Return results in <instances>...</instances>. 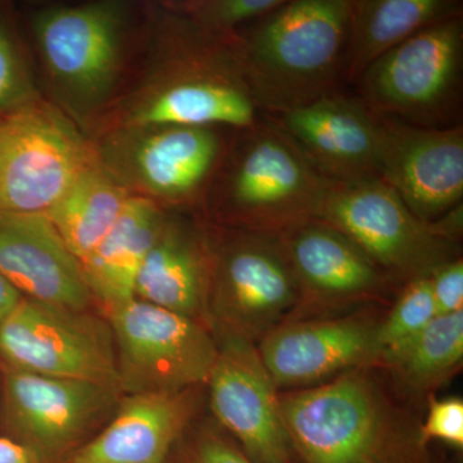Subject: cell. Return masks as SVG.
<instances>
[{"label":"cell","mask_w":463,"mask_h":463,"mask_svg":"<svg viewBox=\"0 0 463 463\" xmlns=\"http://www.w3.org/2000/svg\"><path fill=\"white\" fill-rule=\"evenodd\" d=\"M154 57L109 128L194 125L237 132L263 115L246 80L239 33L207 32L169 9Z\"/></svg>","instance_id":"6da1fadb"},{"label":"cell","mask_w":463,"mask_h":463,"mask_svg":"<svg viewBox=\"0 0 463 463\" xmlns=\"http://www.w3.org/2000/svg\"><path fill=\"white\" fill-rule=\"evenodd\" d=\"M354 0H285L239 32L259 111L277 116L339 90Z\"/></svg>","instance_id":"7a4b0ae2"},{"label":"cell","mask_w":463,"mask_h":463,"mask_svg":"<svg viewBox=\"0 0 463 463\" xmlns=\"http://www.w3.org/2000/svg\"><path fill=\"white\" fill-rule=\"evenodd\" d=\"M332 183L286 134L261 115L237 130L207 194L205 206L233 230L281 237L318 221Z\"/></svg>","instance_id":"3957f363"},{"label":"cell","mask_w":463,"mask_h":463,"mask_svg":"<svg viewBox=\"0 0 463 463\" xmlns=\"http://www.w3.org/2000/svg\"><path fill=\"white\" fill-rule=\"evenodd\" d=\"M130 5L118 0L50 5L33 17L36 50L61 109L79 127L114 99L127 62Z\"/></svg>","instance_id":"277c9868"},{"label":"cell","mask_w":463,"mask_h":463,"mask_svg":"<svg viewBox=\"0 0 463 463\" xmlns=\"http://www.w3.org/2000/svg\"><path fill=\"white\" fill-rule=\"evenodd\" d=\"M223 128L137 125L103 130L94 160L130 196L158 205H205L228 143Z\"/></svg>","instance_id":"5b68a950"},{"label":"cell","mask_w":463,"mask_h":463,"mask_svg":"<svg viewBox=\"0 0 463 463\" xmlns=\"http://www.w3.org/2000/svg\"><path fill=\"white\" fill-rule=\"evenodd\" d=\"M462 62L459 16L426 27L374 61L355 81L358 99L379 118L453 127L461 109Z\"/></svg>","instance_id":"8992f818"},{"label":"cell","mask_w":463,"mask_h":463,"mask_svg":"<svg viewBox=\"0 0 463 463\" xmlns=\"http://www.w3.org/2000/svg\"><path fill=\"white\" fill-rule=\"evenodd\" d=\"M94 163L91 142L58 106L41 99L0 116V212L45 214Z\"/></svg>","instance_id":"52a82bcc"},{"label":"cell","mask_w":463,"mask_h":463,"mask_svg":"<svg viewBox=\"0 0 463 463\" xmlns=\"http://www.w3.org/2000/svg\"><path fill=\"white\" fill-rule=\"evenodd\" d=\"M106 313L120 392H183L207 383L218 344L203 322L136 298Z\"/></svg>","instance_id":"ba28073f"},{"label":"cell","mask_w":463,"mask_h":463,"mask_svg":"<svg viewBox=\"0 0 463 463\" xmlns=\"http://www.w3.org/2000/svg\"><path fill=\"white\" fill-rule=\"evenodd\" d=\"M289 444L306 463H385L390 421L364 374L349 373L279 397Z\"/></svg>","instance_id":"9c48e42d"},{"label":"cell","mask_w":463,"mask_h":463,"mask_svg":"<svg viewBox=\"0 0 463 463\" xmlns=\"http://www.w3.org/2000/svg\"><path fill=\"white\" fill-rule=\"evenodd\" d=\"M317 222L339 231L380 269L405 282L458 258L453 243L438 237L380 178L332 183Z\"/></svg>","instance_id":"30bf717a"},{"label":"cell","mask_w":463,"mask_h":463,"mask_svg":"<svg viewBox=\"0 0 463 463\" xmlns=\"http://www.w3.org/2000/svg\"><path fill=\"white\" fill-rule=\"evenodd\" d=\"M0 358L12 370L118 389L111 327L88 310L23 298L0 325Z\"/></svg>","instance_id":"8fae6325"},{"label":"cell","mask_w":463,"mask_h":463,"mask_svg":"<svg viewBox=\"0 0 463 463\" xmlns=\"http://www.w3.org/2000/svg\"><path fill=\"white\" fill-rule=\"evenodd\" d=\"M298 300L300 289L279 237L234 230L213 245L209 315L225 336L261 340Z\"/></svg>","instance_id":"7c38bea8"},{"label":"cell","mask_w":463,"mask_h":463,"mask_svg":"<svg viewBox=\"0 0 463 463\" xmlns=\"http://www.w3.org/2000/svg\"><path fill=\"white\" fill-rule=\"evenodd\" d=\"M120 390L5 367L2 412L12 439L43 463L78 449L111 416ZM71 452V453H72Z\"/></svg>","instance_id":"4fadbf2b"},{"label":"cell","mask_w":463,"mask_h":463,"mask_svg":"<svg viewBox=\"0 0 463 463\" xmlns=\"http://www.w3.org/2000/svg\"><path fill=\"white\" fill-rule=\"evenodd\" d=\"M380 175L423 223L462 203L463 128H425L380 118Z\"/></svg>","instance_id":"5bb4252c"},{"label":"cell","mask_w":463,"mask_h":463,"mask_svg":"<svg viewBox=\"0 0 463 463\" xmlns=\"http://www.w3.org/2000/svg\"><path fill=\"white\" fill-rule=\"evenodd\" d=\"M206 383L216 420L252 462L292 463L277 388L252 343L223 335Z\"/></svg>","instance_id":"9a60e30c"},{"label":"cell","mask_w":463,"mask_h":463,"mask_svg":"<svg viewBox=\"0 0 463 463\" xmlns=\"http://www.w3.org/2000/svg\"><path fill=\"white\" fill-rule=\"evenodd\" d=\"M268 118L327 181L379 178L380 118L356 97L335 90L307 105Z\"/></svg>","instance_id":"2e32d148"},{"label":"cell","mask_w":463,"mask_h":463,"mask_svg":"<svg viewBox=\"0 0 463 463\" xmlns=\"http://www.w3.org/2000/svg\"><path fill=\"white\" fill-rule=\"evenodd\" d=\"M0 273L32 300L78 310L94 301L83 265L42 213L0 212Z\"/></svg>","instance_id":"e0dca14e"},{"label":"cell","mask_w":463,"mask_h":463,"mask_svg":"<svg viewBox=\"0 0 463 463\" xmlns=\"http://www.w3.org/2000/svg\"><path fill=\"white\" fill-rule=\"evenodd\" d=\"M377 326L354 317L289 323L265 335L258 354L276 388L309 385L377 358Z\"/></svg>","instance_id":"ac0fdd59"},{"label":"cell","mask_w":463,"mask_h":463,"mask_svg":"<svg viewBox=\"0 0 463 463\" xmlns=\"http://www.w3.org/2000/svg\"><path fill=\"white\" fill-rule=\"evenodd\" d=\"M194 410L192 389L128 394L108 426L67 463H165Z\"/></svg>","instance_id":"d6986e66"},{"label":"cell","mask_w":463,"mask_h":463,"mask_svg":"<svg viewBox=\"0 0 463 463\" xmlns=\"http://www.w3.org/2000/svg\"><path fill=\"white\" fill-rule=\"evenodd\" d=\"M300 298L340 303L377 297L390 276L330 225L310 222L279 237Z\"/></svg>","instance_id":"ffe728a7"},{"label":"cell","mask_w":463,"mask_h":463,"mask_svg":"<svg viewBox=\"0 0 463 463\" xmlns=\"http://www.w3.org/2000/svg\"><path fill=\"white\" fill-rule=\"evenodd\" d=\"M212 241L194 224L167 216L143 261L134 298L203 322L209 315Z\"/></svg>","instance_id":"44dd1931"},{"label":"cell","mask_w":463,"mask_h":463,"mask_svg":"<svg viewBox=\"0 0 463 463\" xmlns=\"http://www.w3.org/2000/svg\"><path fill=\"white\" fill-rule=\"evenodd\" d=\"M165 219L155 201L130 196L114 227L81 261L91 295L106 309L134 298L137 276Z\"/></svg>","instance_id":"7402d4cb"},{"label":"cell","mask_w":463,"mask_h":463,"mask_svg":"<svg viewBox=\"0 0 463 463\" xmlns=\"http://www.w3.org/2000/svg\"><path fill=\"white\" fill-rule=\"evenodd\" d=\"M457 0H354L343 79L355 83L374 61L426 27L462 16Z\"/></svg>","instance_id":"603a6c76"},{"label":"cell","mask_w":463,"mask_h":463,"mask_svg":"<svg viewBox=\"0 0 463 463\" xmlns=\"http://www.w3.org/2000/svg\"><path fill=\"white\" fill-rule=\"evenodd\" d=\"M129 197L94 163L45 214L81 263L114 227Z\"/></svg>","instance_id":"cb8c5ba5"},{"label":"cell","mask_w":463,"mask_h":463,"mask_svg":"<svg viewBox=\"0 0 463 463\" xmlns=\"http://www.w3.org/2000/svg\"><path fill=\"white\" fill-rule=\"evenodd\" d=\"M405 385L426 390L448 379L463 359V310L438 316L422 331L379 356Z\"/></svg>","instance_id":"d4e9b609"},{"label":"cell","mask_w":463,"mask_h":463,"mask_svg":"<svg viewBox=\"0 0 463 463\" xmlns=\"http://www.w3.org/2000/svg\"><path fill=\"white\" fill-rule=\"evenodd\" d=\"M437 317L430 277H417L408 281L392 312L377 326V358L419 334Z\"/></svg>","instance_id":"484cf974"},{"label":"cell","mask_w":463,"mask_h":463,"mask_svg":"<svg viewBox=\"0 0 463 463\" xmlns=\"http://www.w3.org/2000/svg\"><path fill=\"white\" fill-rule=\"evenodd\" d=\"M283 2L285 0H185L169 3L166 8L207 32L233 33L260 20Z\"/></svg>","instance_id":"4316f807"},{"label":"cell","mask_w":463,"mask_h":463,"mask_svg":"<svg viewBox=\"0 0 463 463\" xmlns=\"http://www.w3.org/2000/svg\"><path fill=\"white\" fill-rule=\"evenodd\" d=\"M41 99L11 26L0 14V116L12 114Z\"/></svg>","instance_id":"83f0119b"},{"label":"cell","mask_w":463,"mask_h":463,"mask_svg":"<svg viewBox=\"0 0 463 463\" xmlns=\"http://www.w3.org/2000/svg\"><path fill=\"white\" fill-rule=\"evenodd\" d=\"M181 446L173 448L172 458L167 457L165 463H254L236 444L232 443L218 431L210 429L184 438Z\"/></svg>","instance_id":"f1b7e54d"},{"label":"cell","mask_w":463,"mask_h":463,"mask_svg":"<svg viewBox=\"0 0 463 463\" xmlns=\"http://www.w3.org/2000/svg\"><path fill=\"white\" fill-rule=\"evenodd\" d=\"M431 439L446 441L455 447L463 446L462 399L431 402L428 419L421 429V440L425 443Z\"/></svg>","instance_id":"f546056e"},{"label":"cell","mask_w":463,"mask_h":463,"mask_svg":"<svg viewBox=\"0 0 463 463\" xmlns=\"http://www.w3.org/2000/svg\"><path fill=\"white\" fill-rule=\"evenodd\" d=\"M432 298L438 316H449L463 310V263L461 258L447 261L430 276Z\"/></svg>","instance_id":"4dcf8cb0"},{"label":"cell","mask_w":463,"mask_h":463,"mask_svg":"<svg viewBox=\"0 0 463 463\" xmlns=\"http://www.w3.org/2000/svg\"><path fill=\"white\" fill-rule=\"evenodd\" d=\"M0 463H43L41 458L14 439L0 438Z\"/></svg>","instance_id":"1f68e13d"},{"label":"cell","mask_w":463,"mask_h":463,"mask_svg":"<svg viewBox=\"0 0 463 463\" xmlns=\"http://www.w3.org/2000/svg\"><path fill=\"white\" fill-rule=\"evenodd\" d=\"M23 295L0 273V325L23 300Z\"/></svg>","instance_id":"d6a6232c"}]
</instances>
